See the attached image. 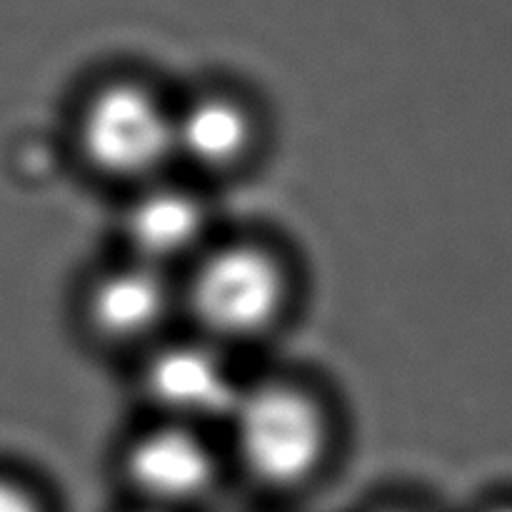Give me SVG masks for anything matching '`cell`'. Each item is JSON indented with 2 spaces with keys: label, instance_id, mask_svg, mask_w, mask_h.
<instances>
[{
  "label": "cell",
  "instance_id": "obj_4",
  "mask_svg": "<svg viewBox=\"0 0 512 512\" xmlns=\"http://www.w3.org/2000/svg\"><path fill=\"white\" fill-rule=\"evenodd\" d=\"M125 503L168 512H198L233 478L215 430L145 418L125 435L115 455Z\"/></svg>",
  "mask_w": 512,
  "mask_h": 512
},
{
  "label": "cell",
  "instance_id": "obj_7",
  "mask_svg": "<svg viewBox=\"0 0 512 512\" xmlns=\"http://www.w3.org/2000/svg\"><path fill=\"white\" fill-rule=\"evenodd\" d=\"M210 190L170 173L123 195L118 210V255L180 275L223 230Z\"/></svg>",
  "mask_w": 512,
  "mask_h": 512
},
{
  "label": "cell",
  "instance_id": "obj_6",
  "mask_svg": "<svg viewBox=\"0 0 512 512\" xmlns=\"http://www.w3.org/2000/svg\"><path fill=\"white\" fill-rule=\"evenodd\" d=\"M135 365L145 418L223 430L245 388L235 355L185 328Z\"/></svg>",
  "mask_w": 512,
  "mask_h": 512
},
{
  "label": "cell",
  "instance_id": "obj_9",
  "mask_svg": "<svg viewBox=\"0 0 512 512\" xmlns=\"http://www.w3.org/2000/svg\"><path fill=\"white\" fill-rule=\"evenodd\" d=\"M0 512H58L48 490L23 470L0 463Z\"/></svg>",
  "mask_w": 512,
  "mask_h": 512
},
{
  "label": "cell",
  "instance_id": "obj_12",
  "mask_svg": "<svg viewBox=\"0 0 512 512\" xmlns=\"http://www.w3.org/2000/svg\"><path fill=\"white\" fill-rule=\"evenodd\" d=\"M115 512H168V510H158V508H148V505H138V503H125L123 508H118Z\"/></svg>",
  "mask_w": 512,
  "mask_h": 512
},
{
  "label": "cell",
  "instance_id": "obj_1",
  "mask_svg": "<svg viewBox=\"0 0 512 512\" xmlns=\"http://www.w3.org/2000/svg\"><path fill=\"white\" fill-rule=\"evenodd\" d=\"M230 473L270 498H300L328 475L340 423L323 388L293 373L245 380L223 425Z\"/></svg>",
  "mask_w": 512,
  "mask_h": 512
},
{
  "label": "cell",
  "instance_id": "obj_10",
  "mask_svg": "<svg viewBox=\"0 0 512 512\" xmlns=\"http://www.w3.org/2000/svg\"><path fill=\"white\" fill-rule=\"evenodd\" d=\"M365 512H438L430 505L420 503V500L413 498H388V500H380V503L370 505Z\"/></svg>",
  "mask_w": 512,
  "mask_h": 512
},
{
  "label": "cell",
  "instance_id": "obj_8",
  "mask_svg": "<svg viewBox=\"0 0 512 512\" xmlns=\"http://www.w3.org/2000/svg\"><path fill=\"white\" fill-rule=\"evenodd\" d=\"M263 138L260 108L240 88L198 85L175 98V170L205 188L248 173Z\"/></svg>",
  "mask_w": 512,
  "mask_h": 512
},
{
  "label": "cell",
  "instance_id": "obj_3",
  "mask_svg": "<svg viewBox=\"0 0 512 512\" xmlns=\"http://www.w3.org/2000/svg\"><path fill=\"white\" fill-rule=\"evenodd\" d=\"M70 143L90 178L130 193L175 173V98L133 70L100 75L75 103Z\"/></svg>",
  "mask_w": 512,
  "mask_h": 512
},
{
  "label": "cell",
  "instance_id": "obj_5",
  "mask_svg": "<svg viewBox=\"0 0 512 512\" xmlns=\"http://www.w3.org/2000/svg\"><path fill=\"white\" fill-rule=\"evenodd\" d=\"M75 315L95 348L135 363L183 330L180 275L115 255L85 275Z\"/></svg>",
  "mask_w": 512,
  "mask_h": 512
},
{
  "label": "cell",
  "instance_id": "obj_11",
  "mask_svg": "<svg viewBox=\"0 0 512 512\" xmlns=\"http://www.w3.org/2000/svg\"><path fill=\"white\" fill-rule=\"evenodd\" d=\"M475 512H512V495H500V498L488 500Z\"/></svg>",
  "mask_w": 512,
  "mask_h": 512
},
{
  "label": "cell",
  "instance_id": "obj_2",
  "mask_svg": "<svg viewBox=\"0 0 512 512\" xmlns=\"http://www.w3.org/2000/svg\"><path fill=\"white\" fill-rule=\"evenodd\" d=\"M298 270L275 240L220 233L180 273L183 328L228 353L258 348L288 328Z\"/></svg>",
  "mask_w": 512,
  "mask_h": 512
}]
</instances>
